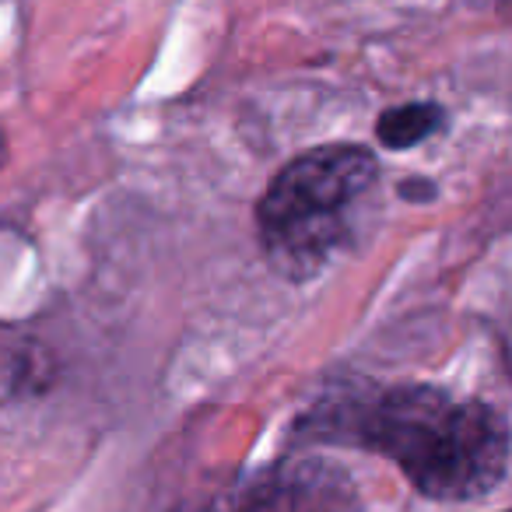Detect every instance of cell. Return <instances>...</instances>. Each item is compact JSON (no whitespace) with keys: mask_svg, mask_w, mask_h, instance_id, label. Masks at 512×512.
Returning <instances> with one entry per match:
<instances>
[{"mask_svg":"<svg viewBox=\"0 0 512 512\" xmlns=\"http://www.w3.org/2000/svg\"><path fill=\"white\" fill-rule=\"evenodd\" d=\"M316 439L351 442L393 460L421 495L470 502L498 488L509 463V425L491 404L453 400L435 386H390L348 400L306 425Z\"/></svg>","mask_w":512,"mask_h":512,"instance_id":"1","label":"cell"},{"mask_svg":"<svg viewBox=\"0 0 512 512\" xmlns=\"http://www.w3.org/2000/svg\"><path fill=\"white\" fill-rule=\"evenodd\" d=\"M376 183V155L358 144H327L288 162L256 204L271 271L295 285L327 271L355 239Z\"/></svg>","mask_w":512,"mask_h":512,"instance_id":"2","label":"cell"},{"mask_svg":"<svg viewBox=\"0 0 512 512\" xmlns=\"http://www.w3.org/2000/svg\"><path fill=\"white\" fill-rule=\"evenodd\" d=\"M232 512H362L351 477L330 460L281 463Z\"/></svg>","mask_w":512,"mask_h":512,"instance_id":"3","label":"cell"},{"mask_svg":"<svg viewBox=\"0 0 512 512\" xmlns=\"http://www.w3.org/2000/svg\"><path fill=\"white\" fill-rule=\"evenodd\" d=\"M439 127H442V109L435 102H407V106H393L379 116L376 134L386 148H411V144L425 141Z\"/></svg>","mask_w":512,"mask_h":512,"instance_id":"4","label":"cell"},{"mask_svg":"<svg viewBox=\"0 0 512 512\" xmlns=\"http://www.w3.org/2000/svg\"><path fill=\"white\" fill-rule=\"evenodd\" d=\"M400 193H421V197H432V186L428 183H407V186H400Z\"/></svg>","mask_w":512,"mask_h":512,"instance_id":"5","label":"cell"}]
</instances>
